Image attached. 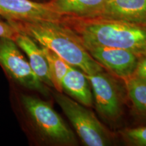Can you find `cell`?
<instances>
[{
	"label": "cell",
	"instance_id": "8992f818",
	"mask_svg": "<svg viewBox=\"0 0 146 146\" xmlns=\"http://www.w3.org/2000/svg\"><path fill=\"white\" fill-rule=\"evenodd\" d=\"M0 65L20 85L44 96L49 94L48 87L35 74L14 40L0 37Z\"/></svg>",
	"mask_w": 146,
	"mask_h": 146
},
{
	"label": "cell",
	"instance_id": "9c48e42d",
	"mask_svg": "<svg viewBox=\"0 0 146 146\" xmlns=\"http://www.w3.org/2000/svg\"><path fill=\"white\" fill-rule=\"evenodd\" d=\"M94 18L146 25V0H106Z\"/></svg>",
	"mask_w": 146,
	"mask_h": 146
},
{
	"label": "cell",
	"instance_id": "7a4b0ae2",
	"mask_svg": "<svg viewBox=\"0 0 146 146\" xmlns=\"http://www.w3.org/2000/svg\"><path fill=\"white\" fill-rule=\"evenodd\" d=\"M64 22L85 44L123 49L139 57L146 54V25L102 18H66Z\"/></svg>",
	"mask_w": 146,
	"mask_h": 146
},
{
	"label": "cell",
	"instance_id": "3957f363",
	"mask_svg": "<svg viewBox=\"0 0 146 146\" xmlns=\"http://www.w3.org/2000/svg\"><path fill=\"white\" fill-rule=\"evenodd\" d=\"M21 102L33 124L43 138L58 145H77L75 135L50 102L25 95L21 96Z\"/></svg>",
	"mask_w": 146,
	"mask_h": 146
},
{
	"label": "cell",
	"instance_id": "8fae6325",
	"mask_svg": "<svg viewBox=\"0 0 146 146\" xmlns=\"http://www.w3.org/2000/svg\"><path fill=\"white\" fill-rule=\"evenodd\" d=\"M62 89L68 96L86 107L94 104V96L89 80L80 69L71 66L62 81Z\"/></svg>",
	"mask_w": 146,
	"mask_h": 146
},
{
	"label": "cell",
	"instance_id": "4fadbf2b",
	"mask_svg": "<svg viewBox=\"0 0 146 146\" xmlns=\"http://www.w3.org/2000/svg\"><path fill=\"white\" fill-rule=\"evenodd\" d=\"M126 81L127 96L135 112L146 118V81L131 76Z\"/></svg>",
	"mask_w": 146,
	"mask_h": 146
},
{
	"label": "cell",
	"instance_id": "2e32d148",
	"mask_svg": "<svg viewBox=\"0 0 146 146\" xmlns=\"http://www.w3.org/2000/svg\"><path fill=\"white\" fill-rule=\"evenodd\" d=\"M19 31L8 21H0V37H5L15 41Z\"/></svg>",
	"mask_w": 146,
	"mask_h": 146
},
{
	"label": "cell",
	"instance_id": "52a82bcc",
	"mask_svg": "<svg viewBox=\"0 0 146 146\" xmlns=\"http://www.w3.org/2000/svg\"><path fill=\"white\" fill-rule=\"evenodd\" d=\"M0 16L5 21H63L65 18L58 13L51 3L32 0H0Z\"/></svg>",
	"mask_w": 146,
	"mask_h": 146
},
{
	"label": "cell",
	"instance_id": "7c38bea8",
	"mask_svg": "<svg viewBox=\"0 0 146 146\" xmlns=\"http://www.w3.org/2000/svg\"><path fill=\"white\" fill-rule=\"evenodd\" d=\"M106 0H51L50 2L64 18H94Z\"/></svg>",
	"mask_w": 146,
	"mask_h": 146
},
{
	"label": "cell",
	"instance_id": "6da1fadb",
	"mask_svg": "<svg viewBox=\"0 0 146 146\" xmlns=\"http://www.w3.org/2000/svg\"><path fill=\"white\" fill-rule=\"evenodd\" d=\"M6 21L87 75L103 71V66L91 56L80 36L64 21Z\"/></svg>",
	"mask_w": 146,
	"mask_h": 146
},
{
	"label": "cell",
	"instance_id": "30bf717a",
	"mask_svg": "<svg viewBox=\"0 0 146 146\" xmlns=\"http://www.w3.org/2000/svg\"><path fill=\"white\" fill-rule=\"evenodd\" d=\"M15 42L27 55L29 64L40 81L48 87L54 88L48 64L41 47L37 45L31 36L21 31L16 36Z\"/></svg>",
	"mask_w": 146,
	"mask_h": 146
},
{
	"label": "cell",
	"instance_id": "5b68a950",
	"mask_svg": "<svg viewBox=\"0 0 146 146\" xmlns=\"http://www.w3.org/2000/svg\"><path fill=\"white\" fill-rule=\"evenodd\" d=\"M87 76L97 112L108 122L114 123L119 119L123 114L125 94L119 81L104 70Z\"/></svg>",
	"mask_w": 146,
	"mask_h": 146
},
{
	"label": "cell",
	"instance_id": "ba28073f",
	"mask_svg": "<svg viewBox=\"0 0 146 146\" xmlns=\"http://www.w3.org/2000/svg\"><path fill=\"white\" fill-rule=\"evenodd\" d=\"M83 44L91 56L114 75L126 80L134 74L140 58L137 54L120 48Z\"/></svg>",
	"mask_w": 146,
	"mask_h": 146
},
{
	"label": "cell",
	"instance_id": "9a60e30c",
	"mask_svg": "<svg viewBox=\"0 0 146 146\" xmlns=\"http://www.w3.org/2000/svg\"><path fill=\"white\" fill-rule=\"evenodd\" d=\"M121 134L125 141L131 145L146 146V127L125 129Z\"/></svg>",
	"mask_w": 146,
	"mask_h": 146
},
{
	"label": "cell",
	"instance_id": "5bb4252c",
	"mask_svg": "<svg viewBox=\"0 0 146 146\" xmlns=\"http://www.w3.org/2000/svg\"><path fill=\"white\" fill-rule=\"evenodd\" d=\"M41 47L48 64L54 88L58 92H62V81L71 66L52 50L45 46L41 45Z\"/></svg>",
	"mask_w": 146,
	"mask_h": 146
},
{
	"label": "cell",
	"instance_id": "e0dca14e",
	"mask_svg": "<svg viewBox=\"0 0 146 146\" xmlns=\"http://www.w3.org/2000/svg\"><path fill=\"white\" fill-rule=\"evenodd\" d=\"M132 76L146 81V54L139 58L137 66Z\"/></svg>",
	"mask_w": 146,
	"mask_h": 146
},
{
	"label": "cell",
	"instance_id": "277c9868",
	"mask_svg": "<svg viewBox=\"0 0 146 146\" xmlns=\"http://www.w3.org/2000/svg\"><path fill=\"white\" fill-rule=\"evenodd\" d=\"M53 96L85 145L106 146L112 143L110 132L90 110L62 92L56 91Z\"/></svg>",
	"mask_w": 146,
	"mask_h": 146
}]
</instances>
